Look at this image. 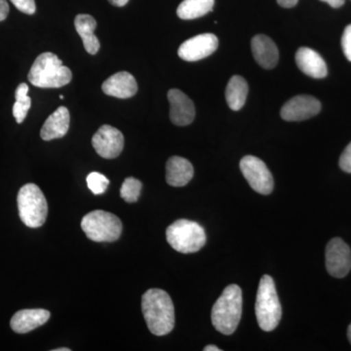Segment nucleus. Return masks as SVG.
I'll list each match as a JSON object with an SVG mask.
<instances>
[{
  "instance_id": "f257e3e1",
  "label": "nucleus",
  "mask_w": 351,
  "mask_h": 351,
  "mask_svg": "<svg viewBox=\"0 0 351 351\" xmlns=\"http://www.w3.org/2000/svg\"><path fill=\"white\" fill-rule=\"evenodd\" d=\"M142 311L147 328L156 336H165L174 329V304L165 291L147 290L142 297Z\"/></svg>"
},
{
  "instance_id": "f03ea898",
  "label": "nucleus",
  "mask_w": 351,
  "mask_h": 351,
  "mask_svg": "<svg viewBox=\"0 0 351 351\" xmlns=\"http://www.w3.org/2000/svg\"><path fill=\"white\" fill-rule=\"evenodd\" d=\"M242 290L237 284L228 286L212 308L211 319L215 329L223 335L237 331L241 319Z\"/></svg>"
},
{
  "instance_id": "7ed1b4c3",
  "label": "nucleus",
  "mask_w": 351,
  "mask_h": 351,
  "mask_svg": "<svg viewBox=\"0 0 351 351\" xmlns=\"http://www.w3.org/2000/svg\"><path fill=\"white\" fill-rule=\"evenodd\" d=\"M29 82L38 88H60L71 82V71L54 53L39 55L29 73Z\"/></svg>"
},
{
  "instance_id": "20e7f679",
  "label": "nucleus",
  "mask_w": 351,
  "mask_h": 351,
  "mask_svg": "<svg viewBox=\"0 0 351 351\" xmlns=\"http://www.w3.org/2000/svg\"><path fill=\"white\" fill-rule=\"evenodd\" d=\"M255 309L258 326L263 331L271 332L278 326L282 317V307L276 284L269 276H263L261 278Z\"/></svg>"
},
{
  "instance_id": "39448f33",
  "label": "nucleus",
  "mask_w": 351,
  "mask_h": 351,
  "mask_svg": "<svg viewBox=\"0 0 351 351\" xmlns=\"http://www.w3.org/2000/svg\"><path fill=\"white\" fill-rule=\"evenodd\" d=\"M168 243L176 251L182 254L196 253L206 244L204 228L189 219H178L166 230Z\"/></svg>"
},
{
  "instance_id": "423d86ee",
  "label": "nucleus",
  "mask_w": 351,
  "mask_h": 351,
  "mask_svg": "<svg viewBox=\"0 0 351 351\" xmlns=\"http://www.w3.org/2000/svg\"><path fill=\"white\" fill-rule=\"evenodd\" d=\"M18 209L20 218L25 226L38 228L45 223L48 204L41 189L36 184H27L18 193Z\"/></svg>"
},
{
  "instance_id": "0eeeda50",
  "label": "nucleus",
  "mask_w": 351,
  "mask_h": 351,
  "mask_svg": "<svg viewBox=\"0 0 351 351\" xmlns=\"http://www.w3.org/2000/svg\"><path fill=\"white\" fill-rule=\"evenodd\" d=\"M83 232L95 242H113L122 233V223L119 217L103 210L90 212L83 217Z\"/></svg>"
},
{
  "instance_id": "6e6552de",
  "label": "nucleus",
  "mask_w": 351,
  "mask_h": 351,
  "mask_svg": "<svg viewBox=\"0 0 351 351\" xmlns=\"http://www.w3.org/2000/svg\"><path fill=\"white\" fill-rule=\"evenodd\" d=\"M240 170L251 188L258 193L267 195L274 191V177L265 163L258 157L244 156L240 161Z\"/></svg>"
},
{
  "instance_id": "1a4fd4ad",
  "label": "nucleus",
  "mask_w": 351,
  "mask_h": 351,
  "mask_svg": "<svg viewBox=\"0 0 351 351\" xmlns=\"http://www.w3.org/2000/svg\"><path fill=\"white\" fill-rule=\"evenodd\" d=\"M326 269L330 276L343 278L351 269L350 246L339 237H335L326 247Z\"/></svg>"
},
{
  "instance_id": "9d476101",
  "label": "nucleus",
  "mask_w": 351,
  "mask_h": 351,
  "mask_svg": "<svg viewBox=\"0 0 351 351\" xmlns=\"http://www.w3.org/2000/svg\"><path fill=\"white\" fill-rule=\"evenodd\" d=\"M92 145L103 158H117L123 151L124 136L114 127L103 125L92 138Z\"/></svg>"
},
{
  "instance_id": "9b49d317",
  "label": "nucleus",
  "mask_w": 351,
  "mask_h": 351,
  "mask_svg": "<svg viewBox=\"0 0 351 351\" xmlns=\"http://www.w3.org/2000/svg\"><path fill=\"white\" fill-rule=\"evenodd\" d=\"M219 46L218 38L213 34H202L189 38L180 46L178 55L186 62H196L213 54Z\"/></svg>"
},
{
  "instance_id": "f8f14e48",
  "label": "nucleus",
  "mask_w": 351,
  "mask_h": 351,
  "mask_svg": "<svg viewBox=\"0 0 351 351\" xmlns=\"http://www.w3.org/2000/svg\"><path fill=\"white\" fill-rule=\"evenodd\" d=\"M321 104L308 95H299L289 100L281 108L280 115L285 121H302L320 112Z\"/></svg>"
},
{
  "instance_id": "ddd939ff",
  "label": "nucleus",
  "mask_w": 351,
  "mask_h": 351,
  "mask_svg": "<svg viewBox=\"0 0 351 351\" xmlns=\"http://www.w3.org/2000/svg\"><path fill=\"white\" fill-rule=\"evenodd\" d=\"M170 103V119L175 125H189L195 120V107L193 101L179 89L168 92Z\"/></svg>"
},
{
  "instance_id": "4468645a",
  "label": "nucleus",
  "mask_w": 351,
  "mask_h": 351,
  "mask_svg": "<svg viewBox=\"0 0 351 351\" xmlns=\"http://www.w3.org/2000/svg\"><path fill=\"white\" fill-rule=\"evenodd\" d=\"M104 93L119 99L135 96L138 84L135 77L127 71H120L108 77L101 85Z\"/></svg>"
},
{
  "instance_id": "2eb2a0df",
  "label": "nucleus",
  "mask_w": 351,
  "mask_h": 351,
  "mask_svg": "<svg viewBox=\"0 0 351 351\" xmlns=\"http://www.w3.org/2000/svg\"><path fill=\"white\" fill-rule=\"evenodd\" d=\"M49 318L50 313L46 309H23L14 314L10 326L18 334H27L43 326Z\"/></svg>"
},
{
  "instance_id": "dca6fc26",
  "label": "nucleus",
  "mask_w": 351,
  "mask_h": 351,
  "mask_svg": "<svg viewBox=\"0 0 351 351\" xmlns=\"http://www.w3.org/2000/svg\"><path fill=\"white\" fill-rule=\"evenodd\" d=\"M252 52L256 62L263 69H271L276 68L279 60L278 48L265 34H258L254 36L251 43Z\"/></svg>"
},
{
  "instance_id": "f3484780",
  "label": "nucleus",
  "mask_w": 351,
  "mask_h": 351,
  "mask_svg": "<svg viewBox=\"0 0 351 351\" xmlns=\"http://www.w3.org/2000/svg\"><path fill=\"white\" fill-rule=\"evenodd\" d=\"M295 63L304 75L321 80L326 77L328 69L323 58L311 48L301 47L295 53Z\"/></svg>"
},
{
  "instance_id": "a211bd4d",
  "label": "nucleus",
  "mask_w": 351,
  "mask_h": 351,
  "mask_svg": "<svg viewBox=\"0 0 351 351\" xmlns=\"http://www.w3.org/2000/svg\"><path fill=\"white\" fill-rule=\"evenodd\" d=\"M195 174L193 164L181 156H172L166 163V181L171 186H184Z\"/></svg>"
},
{
  "instance_id": "6ab92c4d",
  "label": "nucleus",
  "mask_w": 351,
  "mask_h": 351,
  "mask_svg": "<svg viewBox=\"0 0 351 351\" xmlns=\"http://www.w3.org/2000/svg\"><path fill=\"white\" fill-rule=\"evenodd\" d=\"M71 117L66 107L58 108L52 114L46 119L40 131V137L44 141H52L63 138L68 133Z\"/></svg>"
},
{
  "instance_id": "aec40b11",
  "label": "nucleus",
  "mask_w": 351,
  "mask_h": 351,
  "mask_svg": "<svg viewBox=\"0 0 351 351\" xmlns=\"http://www.w3.org/2000/svg\"><path fill=\"white\" fill-rule=\"evenodd\" d=\"M75 25L76 32L82 39L85 50L89 54L96 55L100 49V43L94 34L97 27L96 20L92 16L80 14L75 17Z\"/></svg>"
},
{
  "instance_id": "412c9836",
  "label": "nucleus",
  "mask_w": 351,
  "mask_h": 351,
  "mask_svg": "<svg viewBox=\"0 0 351 351\" xmlns=\"http://www.w3.org/2000/svg\"><path fill=\"white\" fill-rule=\"evenodd\" d=\"M248 84L242 76L230 78L226 89V100L230 110L237 112L244 107L248 95Z\"/></svg>"
},
{
  "instance_id": "4be33fe9",
  "label": "nucleus",
  "mask_w": 351,
  "mask_h": 351,
  "mask_svg": "<svg viewBox=\"0 0 351 351\" xmlns=\"http://www.w3.org/2000/svg\"><path fill=\"white\" fill-rule=\"evenodd\" d=\"M215 0H184L177 9V15L182 20L202 17L213 10Z\"/></svg>"
},
{
  "instance_id": "5701e85b",
  "label": "nucleus",
  "mask_w": 351,
  "mask_h": 351,
  "mask_svg": "<svg viewBox=\"0 0 351 351\" xmlns=\"http://www.w3.org/2000/svg\"><path fill=\"white\" fill-rule=\"evenodd\" d=\"M29 86L25 83H21L15 92L16 101L13 106V115L17 123H23L27 112L32 107V99L27 96Z\"/></svg>"
},
{
  "instance_id": "b1692460",
  "label": "nucleus",
  "mask_w": 351,
  "mask_h": 351,
  "mask_svg": "<svg viewBox=\"0 0 351 351\" xmlns=\"http://www.w3.org/2000/svg\"><path fill=\"white\" fill-rule=\"evenodd\" d=\"M142 191V182L133 177L124 180L120 189V196L128 203L137 202Z\"/></svg>"
},
{
  "instance_id": "393cba45",
  "label": "nucleus",
  "mask_w": 351,
  "mask_h": 351,
  "mask_svg": "<svg viewBox=\"0 0 351 351\" xmlns=\"http://www.w3.org/2000/svg\"><path fill=\"white\" fill-rule=\"evenodd\" d=\"M87 186L95 195H103L107 191L110 181L106 176L98 172H92L87 176Z\"/></svg>"
},
{
  "instance_id": "a878e982",
  "label": "nucleus",
  "mask_w": 351,
  "mask_h": 351,
  "mask_svg": "<svg viewBox=\"0 0 351 351\" xmlns=\"http://www.w3.org/2000/svg\"><path fill=\"white\" fill-rule=\"evenodd\" d=\"M10 1L21 12L27 15H34L36 13V5L34 0H10Z\"/></svg>"
},
{
  "instance_id": "bb28decb",
  "label": "nucleus",
  "mask_w": 351,
  "mask_h": 351,
  "mask_svg": "<svg viewBox=\"0 0 351 351\" xmlns=\"http://www.w3.org/2000/svg\"><path fill=\"white\" fill-rule=\"evenodd\" d=\"M341 47H343V54L346 59L351 62V25H348L343 32V38H341Z\"/></svg>"
},
{
  "instance_id": "cd10ccee",
  "label": "nucleus",
  "mask_w": 351,
  "mask_h": 351,
  "mask_svg": "<svg viewBox=\"0 0 351 351\" xmlns=\"http://www.w3.org/2000/svg\"><path fill=\"white\" fill-rule=\"evenodd\" d=\"M339 167L346 173L351 174V143L346 147L339 158Z\"/></svg>"
},
{
  "instance_id": "c85d7f7f",
  "label": "nucleus",
  "mask_w": 351,
  "mask_h": 351,
  "mask_svg": "<svg viewBox=\"0 0 351 351\" xmlns=\"http://www.w3.org/2000/svg\"><path fill=\"white\" fill-rule=\"evenodd\" d=\"M9 14V5L7 0H0V22L6 19Z\"/></svg>"
},
{
  "instance_id": "c756f323",
  "label": "nucleus",
  "mask_w": 351,
  "mask_h": 351,
  "mask_svg": "<svg viewBox=\"0 0 351 351\" xmlns=\"http://www.w3.org/2000/svg\"><path fill=\"white\" fill-rule=\"evenodd\" d=\"M299 0H277V3L279 4L283 8H292L297 5Z\"/></svg>"
},
{
  "instance_id": "7c9ffc66",
  "label": "nucleus",
  "mask_w": 351,
  "mask_h": 351,
  "mask_svg": "<svg viewBox=\"0 0 351 351\" xmlns=\"http://www.w3.org/2000/svg\"><path fill=\"white\" fill-rule=\"evenodd\" d=\"M320 1L326 2L332 8H339L345 4L346 0H320Z\"/></svg>"
},
{
  "instance_id": "2f4dec72",
  "label": "nucleus",
  "mask_w": 351,
  "mask_h": 351,
  "mask_svg": "<svg viewBox=\"0 0 351 351\" xmlns=\"http://www.w3.org/2000/svg\"><path fill=\"white\" fill-rule=\"evenodd\" d=\"M112 5L117 7H123L125 6L127 3H128L129 0H108Z\"/></svg>"
},
{
  "instance_id": "473e14b6",
  "label": "nucleus",
  "mask_w": 351,
  "mask_h": 351,
  "mask_svg": "<svg viewBox=\"0 0 351 351\" xmlns=\"http://www.w3.org/2000/svg\"><path fill=\"white\" fill-rule=\"evenodd\" d=\"M221 348H219L218 346H207L204 348V351H221Z\"/></svg>"
},
{
  "instance_id": "72a5a7b5",
  "label": "nucleus",
  "mask_w": 351,
  "mask_h": 351,
  "mask_svg": "<svg viewBox=\"0 0 351 351\" xmlns=\"http://www.w3.org/2000/svg\"><path fill=\"white\" fill-rule=\"evenodd\" d=\"M348 341H350V345H351V324L350 325V326H348Z\"/></svg>"
},
{
  "instance_id": "f704fd0d",
  "label": "nucleus",
  "mask_w": 351,
  "mask_h": 351,
  "mask_svg": "<svg viewBox=\"0 0 351 351\" xmlns=\"http://www.w3.org/2000/svg\"><path fill=\"white\" fill-rule=\"evenodd\" d=\"M53 351H71V350H69V348H57V350H54Z\"/></svg>"
},
{
  "instance_id": "c9c22d12",
  "label": "nucleus",
  "mask_w": 351,
  "mask_h": 351,
  "mask_svg": "<svg viewBox=\"0 0 351 351\" xmlns=\"http://www.w3.org/2000/svg\"><path fill=\"white\" fill-rule=\"evenodd\" d=\"M60 99H61V100H64V96H63V95H61V96H60Z\"/></svg>"
}]
</instances>
